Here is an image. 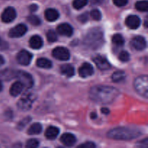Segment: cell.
Segmentation results:
<instances>
[{
  "instance_id": "11",
  "label": "cell",
  "mask_w": 148,
  "mask_h": 148,
  "mask_svg": "<svg viewBox=\"0 0 148 148\" xmlns=\"http://www.w3.org/2000/svg\"><path fill=\"white\" fill-rule=\"evenodd\" d=\"M93 62H95L98 69H101V70H107L111 67L110 63L107 60L106 58L103 56L98 55V56H95L93 58Z\"/></svg>"
},
{
  "instance_id": "8",
  "label": "cell",
  "mask_w": 148,
  "mask_h": 148,
  "mask_svg": "<svg viewBox=\"0 0 148 148\" xmlns=\"http://www.w3.org/2000/svg\"><path fill=\"white\" fill-rule=\"evenodd\" d=\"M33 59L31 53L26 50H21L17 55V61L22 65H28Z\"/></svg>"
},
{
  "instance_id": "39",
  "label": "cell",
  "mask_w": 148,
  "mask_h": 148,
  "mask_svg": "<svg viewBox=\"0 0 148 148\" xmlns=\"http://www.w3.org/2000/svg\"><path fill=\"white\" fill-rule=\"evenodd\" d=\"M30 12H35L38 10V6L36 5V4H32V5L30 6L29 7Z\"/></svg>"
},
{
  "instance_id": "10",
  "label": "cell",
  "mask_w": 148,
  "mask_h": 148,
  "mask_svg": "<svg viewBox=\"0 0 148 148\" xmlns=\"http://www.w3.org/2000/svg\"><path fill=\"white\" fill-rule=\"evenodd\" d=\"M17 13L13 7H9L4 10L1 14V20L4 23H9L12 22L16 18Z\"/></svg>"
},
{
  "instance_id": "27",
  "label": "cell",
  "mask_w": 148,
  "mask_h": 148,
  "mask_svg": "<svg viewBox=\"0 0 148 148\" xmlns=\"http://www.w3.org/2000/svg\"><path fill=\"white\" fill-rule=\"evenodd\" d=\"M112 41L115 45L119 46H123L124 44V39L123 36L120 34H115L112 37Z\"/></svg>"
},
{
  "instance_id": "42",
  "label": "cell",
  "mask_w": 148,
  "mask_h": 148,
  "mask_svg": "<svg viewBox=\"0 0 148 148\" xmlns=\"http://www.w3.org/2000/svg\"><path fill=\"white\" fill-rule=\"evenodd\" d=\"M97 117V115L96 114H95V113H92V114H91V118L92 119H95Z\"/></svg>"
},
{
  "instance_id": "15",
  "label": "cell",
  "mask_w": 148,
  "mask_h": 148,
  "mask_svg": "<svg viewBox=\"0 0 148 148\" xmlns=\"http://www.w3.org/2000/svg\"><path fill=\"white\" fill-rule=\"evenodd\" d=\"M17 71L13 70L11 69H5L0 71V79L3 80L9 81L14 79L17 76Z\"/></svg>"
},
{
  "instance_id": "29",
  "label": "cell",
  "mask_w": 148,
  "mask_h": 148,
  "mask_svg": "<svg viewBox=\"0 0 148 148\" xmlns=\"http://www.w3.org/2000/svg\"><path fill=\"white\" fill-rule=\"evenodd\" d=\"M46 37L49 42H55L57 40V35L56 32L53 30H50L47 32Z\"/></svg>"
},
{
  "instance_id": "1",
  "label": "cell",
  "mask_w": 148,
  "mask_h": 148,
  "mask_svg": "<svg viewBox=\"0 0 148 148\" xmlns=\"http://www.w3.org/2000/svg\"><path fill=\"white\" fill-rule=\"evenodd\" d=\"M119 94V90L114 87L96 85L90 90V98L95 102L108 104L114 102Z\"/></svg>"
},
{
  "instance_id": "13",
  "label": "cell",
  "mask_w": 148,
  "mask_h": 148,
  "mask_svg": "<svg viewBox=\"0 0 148 148\" xmlns=\"http://www.w3.org/2000/svg\"><path fill=\"white\" fill-rule=\"evenodd\" d=\"M131 45L136 50L142 51L145 49L147 43H146L145 39L143 37H142V36H136L132 40Z\"/></svg>"
},
{
  "instance_id": "23",
  "label": "cell",
  "mask_w": 148,
  "mask_h": 148,
  "mask_svg": "<svg viewBox=\"0 0 148 148\" xmlns=\"http://www.w3.org/2000/svg\"><path fill=\"white\" fill-rule=\"evenodd\" d=\"M36 64L38 67L43 69H49L52 66V63L49 59L46 58H40L36 62Z\"/></svg>"
},
{
  "instance_id": "6",
  "label": "cell",
  "mask_w": 148,
  "mask_h": 148,
  "mask_svg": "<svg viewBox=\"0 0 148 148\" xmlns=\"http://www.w3.org/2000/svg\"><path fill=\"white\" fill-rule=\"evenodd\" d=\"M16 78L19 79V81H20L23 83V85H24V88L29 89V88L33 87V77L27 72H23V71H17Z\"/></svg>"
},
{
  "instance_id": "19",
  "label": "cell",
  "mask_w": 148,
  "mask_h": 148,
  "mask_svg": "<svg viewBox=\"0 0 148 148\" xmlns=\"http://www.w3.org/2000/svg\"><path fill=\"white\" fill-rule=\"evenodd\" d=\"M30 46L33 49H39L43 46V42L41 38L38 36H33L30 38Z\"/></svg>"
},
{
  "instance_id": "36",
  "label": "cell",
  "mask_w": 148,
  "mask_h": 148,
  "mask_svg": "<svg viewBox=\"0 0 148 148\" xmlns=\"http://www.w3.org/2000/svg\"><path fill=\"white\" fill-rule=\"evenodd\" d=\"M95 147V145L92 142H87V143H84V144L80 145L79 147L81 148H94Z\"/></svg>"
},
{
  "instance_id": "2",
  "label": "cell",
  "mask_w": 148,
  "mask_h": 148,
  "mask_svg": "<svg viewBox=\"0 0 148 148\" xmlns=\"http://www.w3.org/2000/svg\"><path fill=\"white\" fill-rule=\"evenodd\" d=\"M140 134V132L135 129L130 127H117L108 132L107 136L114 140H130L137 138Z\"/></svg>"
},
{
  "instance_id": "34",
  "label": "cell",
  "mask_w": 148,
  "mask_h": 148,
  "mask_svg": "<svg viewBox=\"0 0 148 148\" xmlns=\"http://www.w3.org/2000/svg\"><path fill=\"white\" fill-rule=\"evenodd\" d=\"M30 121H31V118H30V117L25 118L24 119L22 120V121L19 123L18 126H17V129H18V130H23V129L27 125V124H28Z\"/></svg>"
},
{
  "instance_id": "28",
  "label": "cell",
  "mask_w": 148,
  "mask_h": 148,
  "mask_svg": "<svg viewBox=\"0 0 148 148\" xmlns=\"http://www.w3.org/2000/svg\"><path fill=\"white\" fill-rule=\"evenodd\" d=\"M88 4V0H74L73 7L77 10L82 8Z\"/></svg>"
},
{
  "instance_id": "40",
  "label": "cell",
  "mask_w": 148,
  "mask_h": 148,
  "mask_svg": "<svg viewBox=\"0 0 148 148\" xmlns=\"http://www.w3.org/2000/svg\"><path fill=\"white\" fill-rule=\"evenodd\" d=\"M101 112H102L103 114L107 115V114H109V110H108L107 108H101Z\"/></svg>"
},
{
  "instance_id": "3",
  "label": "cell",
  "mask_w": 148,
  "mask_h": 148,
  "mask_svg": "<svg viewBox=\"0 0 148 148\" xmlns=\"http://www.w3.org/2000/svg\"><path fill=\"white\" fill-rule=\"evenodd\" d=\"M103 43V33L99 27L91 29L85 38V43L91 49H97L101 47Z\"/></svg>"
},
{
  "instance_id": "20",
  "label": "cell",
  "mask_w": 148,
  "mask_h": 148,
  "mask_svg": "<svg viewBox=\"0 0 148 148\" xmlns=\"http://www.w3.org/2000/svg\"><path fill=\"white\" fill-rule=\"evenodd\" d=\"M45 17H46L47 20H49L50 22H53L59 18V13L55 9H47L46 10V12H45Z\"/></svg>"
},
{
  "instance_id": "38",
  "label": "cell",
  "mask_w": 148,
  "mask_h": 148,
  "mask_svg": "<svg viewBox=\"0 0 148 148\" xmlns=\"http://www.w3.org/2000/svg\"><path fill=\"white\" fill-rule=\"evenodd\" d=\"M78 19H79V21L82 22V23H85V22H87V20H88V14H87V13L82 14L79 17H78Z\"/></svg>"
},
{
  "instance_id": "35",
  "label": "cell",
  "mask_w": 148,
  "mask_h": 148,
  "mask_svg": "<svg viewBox=\"0 0 148 148\" xmlns=\"http://www.w3.org/2000/svg\"><path fill=\"white\" fill-rule=\"evenodd\" d=\"M114 4L118 7H123L125 6L128 2V0H113Z\"/></svg>"
},
{
  "instance_id": "5",
  "label": "cell",
  "mask_w": 148,
  "mask_h": 148,
  "mask_svg": "<svg viewBox=\"0 0 148 148\" xmlns=\"http://www.w3.org/2000/svg\"><path fill=\"white\" fill-rule=\"evenodd\" d=\"M36 97L33 95V93H26L19 100L17 103V106L20 110L22 111H28L30 109Z\"/></svg>"
},
{
  "instance_id": "18",
  "label": "cell",
  "mask_w": 148,
  "mask_h": 148,
  "mask_svg": "<svg viewBox=\"0 0 148 148\" xmlns=\"http://www.w3.org/2000/svg\"><path fill=\"white\" fill-rule=\"evenodd\" d=\"M23 88H24V85H23V83L20 81H17V82H14L11 86L10 90V92L11 94V95L16 97L21 93Z\"/></svg>"
},
{
  "instance_id": "37",
  "label": "cell",
  "mask_w": 148,
  "mask_h": 148,
  "mask_svg": "<svg viewBox=\"0 0 148 148\" xmlns=\"http://www.w3.org/2000/svg\"><path fill=\"white\" fill-rule=\"evenodd\" d=\"M7 48H8L7 43L0 38V50H5Z\"/></svg>"
},
{
  "instance_id": "30",
  "label": "cell",
  "mask_w": 148,
  "mask_h": 148,
  "mask_svg": "<svg viewBox=\"0 0 148 148\" xmlns=\"http://www.w3.org/2000/svg\"><path fill=\"white\" fill-rule=\"evenodd\" d=\"M27 20L30 24L33 25H38L40 24V20L39 19V17L36 15H33V14L27 17Z\"/></svg>"
},
{
  "instance_id": "9",
  "label": "cell",
  "mask_w": 148,
  "mask_h": 148,
  "mask_svg": "<svg viewBox=\"0 0 148 148\" xmlns=\"http://www.w3.org/2000/svg\"><path fill=\"white\" fill-rule=\"evenodd\" d=\"M27 27L24 24H19L12 28L9 32V36L11 38H19L25 34Z\"/></svg>"
},
{
  "instance_id": "16",
  "label": "cell",
  "mask_w": 148,
  "mask_h": 148,
  "mask_svg": "<svg viewBox=\"0 0 148 148\" xmlns=\"http://www.w3.org/2000/svg\"><path fill=\"white\" fill-rule=\"evenodd\" d=\"M60 140L64 145L68 146V147L73 146L76 143V137L71 133H65L62 134Z\"/></svg>"
},
{
  "instance_id": "24",
  "label": "cell",
  "mask_w": 148,
  "mask_h": 148,
  "mask_svg": "<svg viewBox=\"0 0 148 148\" xmlns=\"http://www.w3.org/2000/svg\"><path fill=\"white\" fill-rule=\"evenodd\" d=\"M42 126L39 123H35L33 125L30 127V128L27 130V133L30 135H35V134H40L42 132Z\"/></svg>"
},
{
  "instance_id": "4",
  "label": "cell",
  "mask_w": 148,
  "mask_h": 148,
  "mask_svg": "<svg viewBox=\"0 0 148 148\" xmlns=\"http://www.w3.org/2000/svg\"><path fill=\"white\" fill-rule=\"evenodd\" d=\"M134 88L140 95L145 98L148 96V77L147 75H142L136 78L134 80Z\"/></svg>"
},
{
  "instance_id": "17",
  "label": "cell",
  "mask_w": 148,
  "mask_h": 148,
  "mask_svg": "<svg viewBox=\"0 0 148 148\" xmlns=\"http://www.w3.org/2000/svg\"><path fill=\"white\" fill-rule=\"evenodd\" d=\"M57 32L62 36H71L73 33V28L67 23H62L58 26Z\"/></svg>"
},
{
  "instance_id": "12",
  "label": "cell",
  "mask_w": 148,
  "mask_h": 148,
  "mask_svg": "<svg viewBox=\"0 0 148 148\" xmlns=\"http://www.w3.org/2000/svg\"><path fill=\"white\" fill-rule=\"evenodd\" d=\"M126 25L127 27H129L131 29H137L140 27V23H141V20H140V17L134 14H132V15L128 16L126 18L125 20Z\"/></svg>"
},
{
  "instance_id": "32",
  "label": "cell",
  "mask_w": 148,
  "mask_h": 148,
  "mask_svg": "<svg viewBox=\"0 0 148 148\" xmlns=\"http://www.w3.org/2000/svg\"><path fill=\"white\" fill-rule=\"evenodd\" d=\"M39 142L36 139H30L26 143V147L28 148H36L38 147Z\"/></svg>"
},
{
  "instance_id": "33",
  "label": "cell",
  "mask_w": 148,
  "mask_h": 148,
  "mask_svg": "<svg viewBox=\"0 0 148 148\" xmlns=\"http://www.w3.org/2000/svg\"><path fill=\"white\" fill-rule=\"evenodd\" d=\"M90 16L95 20H100L101 19V17H102L101 12L98 10H96V9L90 12Z\"/></svg>"
},
{
  "instance_id": "43",
  "label": "cell",
  "mask_w": 148,
  "mask_h": 148,
  "mask_svg": "<svg viewBox=\"0 0 148 148\" xmlns=\"http://www.w3.org/2000/svg\"><path fill=\"white\" fill-rule=\"evenodd\" d=\"M145 27H147V17H146L145 20Z\"/></svg>"
},
{
  "instance_id": "31",
  "label": "cell",
  "mask_w": 148,
  "mask_h": 148,
  "mask_svg": "<svg viewBox=\"0 0 148 148\" xmlns=\"http://www.w3.org/2000/svg\"><path fill=\"white\" fill-rule=\"evenodd\" d=\"M119 59L121 62H127L130 59V53L127 51H122L119 53Z\"/></svg>"
},
{
  "instance_id": "26",
  "label": "cell",
  "mask_w": 148,
  "mask_h": 148,
  "mask_svg": "<svg viewBox=\"0 0 148 148\" xmlns=\"http://www.w3.org/2000/svg\"><path fill=\"white\" fill-rule=\"evenodd\" d=\"M135 7L139 11L147 12L148 10V2L147 1H139L135 4Z\"/></svg>"
},
{
  "instance_id": "41",
  "label": "cell",
  "mask_w": 148,
  "mask_h": 148,
  "mask_svg": "<svg viewBox=\"0 0 148 148\" xmlns=\"http://www.w3.org/2000/svg\"><path fill=\"white\" fill-rule=\"evenodd\" d=\"M4 64V59L0 55V66L3 65Z\"/></svg>"
},
{
  "instance_id": "14",
  "label": "cell",
  "mask_w": 148,
  "mask_h": 148,
  "mask_svg": "<svg viewBox=\"0 0 148 148\" xmlns=\"http://www.w3.org/2000/svg\"><path fill=\"white\" fill-rule=\"evenodd\" d=\"M94 73V69L92 65L89 63L82 64L79 69V75L82 77H87L91 76Z\"/></svg>"
},
{
  "instance_id": "21",
  "label": "cell",
  "mask_w": 148,
  "mask_h": 148,
  "mask_svg": "<svg viewBox=\"0 0 148 148\" xmlns=\"http://www.w3.org/2000/svg\"><path fill=\"white\" fill-rule=\"evenodd\" d=\"M60 70L62 75L69 77H72L75 75V69L72 65L69 64H65L62 65L60 67Z\"/></svg>"
},
{
  "instance_id": "22",
  "label": "cell",
  "mask_w": 148,
  "mask_h": 148,
  "mask_svg": "<svg viewBox=\"0 0 148 148\" xmlns=\"http://www.w3.org/2000/svg\"><path fill=\"white\" fill-rule=\"evenodd\" d=\"M59 133V130L56 127L53 126H51L49 128L46 130L45 135H46V138L49 140H54L56 138Z\"/></svg>"
},
{
  "instance_id": "25",
  "label": "cell",
  "mask_w": 148,
  "mask_h": 148,
  "mask_svg": "<svg viewBox=\"0 0 148 148\" xmlns=\"http://www.w3.org/2000/svg\"><path fill=\"white\" fill-rule=\"evenodd\" d=\"M125 78V73L123 71H117L115 72L112 75V80L114 82H121Z\"/></svg>"
},
{
  "instance_id": "44",
  "label": "cell",
  "mask_w": 148,
  "mask_h": 148,
  "mask_svg": "<svg viewBox=\"0 0 148 148\" xmlns=\"http://www.w3.org/2000/svg\"><path fill=\"white\" fill-rule=\"evenodd\" d=\"M2 88H3V87H2V84H1V81H0V92H1V91L2 90Z\"/></svg>"
},
{
  "instance_id": "7",
  "label": "cell",
  "mask_w": 148,
  "mask_h": 148,
  "mask_svg": "<svg viewBox=\"0 0 148 148\" xmlns=\"http://www.w3.org/2000/svg\"><path fill=\"white\" fill-rule=\"evenodd\" d=\"M52 54L53 57L62 61L68 60L70 56L69 51L64 47H56L53 50Z\"/></svg>"
},
{
  "instance_id": "45",
  "label": "cell",
  "mask_w": 148,
  "mask_h": 148,
  "mask_svg": "<svg viewBox=\"0 0 148 148\" xmlns=\"http://www.w3.org/2000/svg\"><path fill=\"white\" fill-rule=\"evenodd\" d=\"M94 1H97V2H101V1H102L103 0H94Z\"/></svg>"
}]
</instances>
